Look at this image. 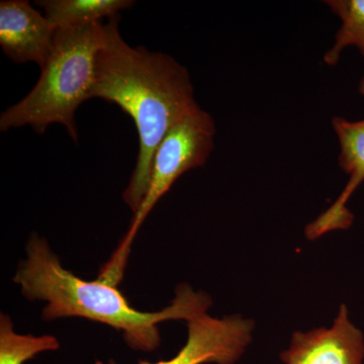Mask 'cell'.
I'll return each mask as SVG.
<instances>
[{
	"label": "cell",
	"instance_id": "cell-1",
	"mask_svg": "<svg viewBox=\"0 0 364 364\" xmlns=\"http://www.w3.org/2000/svg\"><path fill=\"white\" fill-rule=\"evenodd\" d=\"M119 21L117 14L105 23L90 97L119 105L136 124L138 157L123 193L135 214L149 188L157 148L170 130L200 105L188 69L164 53L132 47L119 33Z\"/></svg>",
	"mask_w": 364,
	"mask_h": 364
},
{
	"label": "cell",
	"instance_id": "cell-2",
	"mask_svg": "<svg viewBox=\"0 0 364 364\" xmlns=\"http://www.w3.org/2000/svg\"><path fill=\"white\" fill-rule=\"evenodd\" d=\"M14 284L28 301L47 304L42 316L46 322L63 318H83L109 326L123 333L124 342L134 350H156L161 343L159 325L167 321L188 322L208 313L212 299L188 284L176 287V296L158 312H142L129 303L117 287L100 279H80L62 264L49 242L33 233L26 245Z\"/></svg>",
	"mask_w": 364,
	"mask_h": 364
},
{
	"label": "cell",
	"instance_id": "cell-3",
	"mask_svg": "<svg viewBox=\"0 0 364 364\" xmlns=\"http://www.w3.org/2000/svg\"><path fill=\"white\" fill-rule=\"evenodd\" d=\"M105 40V23L56 31L49 59L37 85L20 102L2 112L0 131L30 126L38 134L61 124L78 142L75 112L90 100L97 53Z\"/></svg>",
	"mask_w": 364,
	"mask_h": 364
},
{
	"label": "cell",
	"instance_id": "cell-4",
	"mask_svg": "<svg viewBox=\"0 0 364 364\" xmlns=\"http://www.w3.org/2000/svg\"><path fill=\"white\" fill-rule=\"evenodd\" d=\"M215 132L214 119L200 107L163 139L153 159L149 188L142 205L134 214L128 232L97 279L117 287L123 279L132 244L146 218L182 174L207 163L215 148Z\"/></svg>",
	"mask_w": 364,
	"mask_h": 364
},
{
	"label": "cell",
	"instance_id": "cell-5",
	"mask_svg": "<svg viewBox=\"0 0 364 364\" xmlns=\"http://www.w3.org/2000/svg\"><path fill=\"white\" fill-rule=\"evenodd\" d=\"M188 339L173 358L139 364H235L252 342V320L240 315L214 318L208 313L191 318Z\"/></svg>",
	"mask_w": 364,
	"mask_h": 364
},
{
	"label": "cell",
	"instance_id": "cell-6",
	"mask_svg": "<svg viewBox=\"0 0 364 364\" xmlns=\"http://www.w3.org/2000/svg\"><path fill=\"white\" fill-rule=\"evenodd\" d=\"M279 358L284 364H363V334L343 304L331 327L294 332Z\"/></svg>",
	"mask_w": 364,
	"mask_h": 364
},
{
	"label": "cell",
	"instance_id": "cell-7",
	"mask_svg": "<svg viewBox=\"0 0 364 364\" xmlns=\"http://www.w3.org/2000/svg\"><path fill=\"white\" fill-rule=\"evenodd\" d=\"M56 31L26 0L0 2V46L16 63L33 62L42 68L51 55Z\"/></svg>",
	"mask_w": 364,
	"mask_h": 364
},
{
	"label": "cell",
	"instance_id": "cell-8",
	"mask_svg": "<svg viewBox=\"0 0 364 364\" xmlns=\"http://www.w3.org/2000/svg\"><path fill=\"white\" fill-rule=\"evenodd\" d=\"M332 126L340 143L339 166L348 174L349 181L331 207L306 227V237L310 241L351 226L354 217L347 203L364 181V119L350 122L335 117Z\"/></svg>",
	"mask_w": 364,
	"mask_h": 364
},
{
	"label": "cell",
	"instance_id": "cell-9",
	"mask_svg": "<svg viewBox=\"0 0 364 364\" xmlns=\"http://www.w3.org/2000/svg\"><path fill=\"white\" fill-rule=\"evenodd\" d=\"M35 4L56 30L102 23V18H114L135 6L133 0H41Z\"/></svg>",
	"mask_w": 364,
	"mask_h": 364
},
{
	"label": "cell",
	"instance_id": "cell-10",
	"mask_svg": "<svg viewBox=\"0 0 364 364\" xmlns=\"http://www.w3.org/2000/svg\"><path fill=\"white\" fill-rule=\"evenodd\" d=\"M325 4L342 21L334 45L326 52L324 62L336 65L345 48L354 46L364 57V0H329ZM359 93L364 95V75L359 83Z\"/></svg>",
	"mask_w": 364,
	"mask_h": 364
},
{
	"label": "cell",
	"instance_id": "cell-11",
	"mask_svg": "<svg viewBox=\"0 0 364 364\" xmlns=\"http://www.w3.org/2000/svg\"><path fill=\"white\" fill-rule=\"evenodd\" d=\"M60 342L53 335L18 334L9 316L0 315V364H23L41 353L56 351Z\"/></svg>",
	"mask_w": 364,
	"mask_h": 364
}]
</instances>
